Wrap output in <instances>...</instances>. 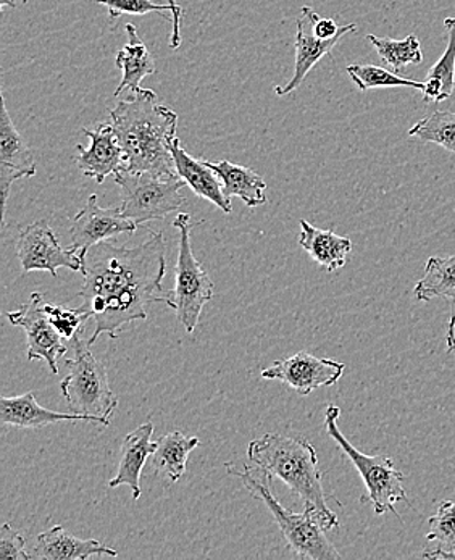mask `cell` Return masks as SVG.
Returning a JSON list of instances; mask_svg holds the SVG:
<instances>
[{"label": "cell", "instance_id": "6da1fadb", "mask_svg": "<svg viewBox=\"0 0 455 560\" xmlns=\"http://www.w3.org/2000/svg\"><path fill=\"white\" fill-rule=\"evenodd\" d=\"M81 273V307L96 322L94 335L88 339L91 346L104 332L115 339L125 325L145 320L148 307L154 302L175 307L172 293L163 290L166 244L161 231L136 247L102 241L88 250Z\"/></svg>", "mask_w": 455, "mask_h": 560}, {"label": "cell", "instance_id": "7a4b0ae2", "mask_svg": "<svg viewBox=\"0 0 455 560\" xmlns=\"http://www.w3.org/2000/svg\"><path fill=\"white\" fill-rule=\"evenodd\" d=\"M110 121L124 149V168L178 176L172 154V141L178 136V114L159 104L154 91H131L127 100L112 108Z\"/></svg>", "mask_w": 455, "mask_h": 560}, {"label": "cell", "instance_id": "3957f363", "mask_svg": "<svg viewBox=\"0 0 455 560\" xmlns=\"http://www.w3.org/2000/svg\"><path fill=\"white\" fill-rule=\"evenodd\" d=\"M247 457L271 478H280L298 498H301L305 508L317 512L326 532L339 527L338 517L326 504L322 483L324 474L318 468L317 450L307 440L281 433H267L250 441Z\"/></svg>", "mask_w": 455, "mask_h": 560}, {"label": "cell", "instance_id": "277c9868", "mask_svg": "<svg viewBox=\"0 0 455 560\" xmlns=\"http://www.w3.org/2000/svg\"><path fill=\"white\" fill-rule=\"evenodd\" d=\"M225 468L228 474L234 475L243 481L244 488L249 491L253 498L259 499L267 505L281 533H283L284 539H287L288 551H293L301 559H341V555L326 538V528L317 512L305 508L302 514H294V512L283 508L275 498V494L271 493L270 475L265 474L259 467L253 468L249 465H246L243 470H240L233 464H225Z\"/></svg>", "mask_w": 455, "mask_h": 560}, {"label": "cell", "instance_id": "5b68a950", "mask_svg": "<svg viewBox=\"0 0 455 560\" xmlns=\"http://www.w3.org/2000/svg\"><path fill=\"white\" fill-rule=\"evenodd\" d=\"M73 359H67L68 375L60 389L66 397L70 412L91 416L101 425H110L112 416L118 407V397L108 385L107 370L94 358L90 341L81 338V331L73 339Z\"/></svg>", "mask_w": 455, "mask_h": 560}, {"label": "cell", "instance_id": "8992f818", "mask_svg": "<svg viewBox=\"0 0 455 560\" xmlns=\"http://www.w3.org/2000/svg\"><path fill=\"white\" fill-rule=\"evenodd\" d=\"M341 416V409L338 406L329 404L325 413L326 433L335 440V443L341 447L342 453L349 457V460L358 468L360 477L366 487V495L360 501L372 502L376 515L393 512L399 517L394 505L397 502L407 501V493L404 490V474L394 468V462L386 456H365L355 450L338 427V419Z\"/></svg>", "mask_w": 455, "mask_h": 560}, {"label": "cell", "instance_id": "52a82bcc", "mask_svg": "<svg viewBox=\"0 0 455 560\" xmlns=\"http://www.w3.org/2000/svg\"><path fill=\"white\" fill-rule=\"evenodd\" d=\"M115 183L120 186L121 213L136 225L163 220L186 202L182 195L186 183L179 176L121 168L115 173Z\"/></svg>", "mask_w": 455, "mask_h": 560}, {"label": "cell", "instance_id": "ba28073f", "mask_svg": "<svg viewBox=\"0 0 455 560\" xmlns=\"http://www.w3.org/2000/svg\"><path fill=\"white\" fill-rule=\"evenodd\" d=\"M173 226L178 230V262H176V284L172 291L173 311L186 332H195L199 325L203 305L212 301L213 283L202 265L197 262L191 246L192 219L189 213L179 212Z\"/></svg>", "mask_w": 455, "mask_h": 560}, {"label": "cell", "instance_id": "9c48e42d", "mask_svg": "<svg viewBox=\"0 0 455 560\" xmlns=\"http://www.w3.org/2000/svg\"><path fill=\"white\" fill-rule=\"evenodd\" d=\"M16 256L22 265L23 273L32 271H49L52 277H59L60 267L81 271L83 260L74 250L63 249L56 233L46 220L34 222L26 226L16 241Z\"/></svg>", "mask_w": 455, "mask_h": 560}, {"label": "cell", "instance_id": "30bf717a", "mask_svg": "<svg viewBox=\"0 0 455 560\" xmlns=\"http://www.w3.org/2000/svg\"><path fill=\"white\" fill-rule=\"evenodd\" d=\"M7 318L15 327L23 328L28 339V361L43 359L54 375L59 373V359L67 354L66 339L57 332L46 314L43 294L33 293L19 311L7 312Z\"/></svg>", "mask_w": 455, "mask_h": 560}, {"label": "cell", "instance_id": "8fae6325", "mask_svg": "<svg viewBox=\"0 0 455 560\" xmlns=\"http://www.w3.org/2000/svg\"><path fill=\"white\" fill-rule=\"evenodd\" d=\"M346 365L331 359L315 358L311 352L301 351L293 358L271 363L261 370V378L277 380L293 388L298 395L307 396L318 388L339 382Z\"/></svg>", "mask_w": 455, "mask_h": 560}, {"label": "cell", "instance_id": "7c38bea8", "mask_svg": "<svg viewBox=\"0 0 455 560\" xmlns=\"http://www.w3.org/2000/svg\"><path fill=\"white\" fill-rule=\"evenodd\" d=\"M138 226L121 213L120 207H114V209L98 207L97 196L93 195L88 199L86 207L81 209L71 222L70 249L84 260L91 247L102 241L114 240L124 233H136Z\"/></svg>", "mask_w": 455, "mask_h": 560}, {"label": "cell", "instance_id": "4fadbf2b", "mask_svg": "<svg viewBox=\"0 0 455 560\" xmlns=\"http://www.w3.org/2000/svg\"><path fill=\"white\" fill-rule=\"evenodd\" d=\"M36 175L32 149L16 130L7 110L5 97H0V189H2V226H5L7 200L13 183Z\"/></svg>", "mask_w": 455, "mask_h": 560}, {"label": "cell", "instance_id": "5bb4252c", "mask_svg": "<svg viewBox=\"0 0 455 560\" xmlns=\"http://www.w3.org/2000/svg\"><path fill=\"white\" fill-rule=\"evenodd\" d=\"M83 135L90 139V148L77 145V165L84 176H90L102 185L105 178L124 168V149L118 141L114 125L101 124L96 130L84 128Z\"/></svg>", "mask_w": 455, "mask_h": 560}, {"label": "cell", "instance_id": "9a60e30c", "mask_svg": "<svg viewBox=\"0 0 455 560\" xmlns=\"http://www.w3.org/2000/svg\"><path fill=\"white\" fill-rule=\"evenodd\" d=\"M28 560H86L91 558H117L118 552L96 539H81L68 529L56 527L40 533L26 546Z\"/></svg>", "mask_w": 455, "mask_h": 560}, {"label": "cell", "instance_id": "2e32d148", "mask_svg": "<svg viewBox=\"0 0 455 560\" xmlns=\"http://www.w3.org/2000/svg\"><path fill=\"white\" fill-rule=\"evenodd\" d=\"M302 16L298 19V36H295V63L294 74L284 86L275 88L277 96L283 97L301 88L312 68L317 66L325 56H329L335 49L336 44L341 40L345 34H338L332 39H320L312 32V13L314 9L311 7H302Z\"/></svg>", "mask_w": 455, "mask_h": 560}, {"label": "cell", "instance_id": "e0dca14e", "mask_svg": "<svg viewBox=\"0 0 455 560\" xmlns=\"http://www.w3.org/2000/svg\"><path fill=\"white\" fill-rule=\"evenodd\" d=\"M154 425L151 422L138 427L125 436L121 444L120 462H118L117 475L108 481V487H128L132 499L141 498V474L145 462L158 450V443H152Z\"/></svg>", "mask_w": 455, "mask_h": 560}, {"label": "cell", "instance_id": "ac0fdd59", "mask_svg": "<svg viewBox=\"0 0 455 560\" xmlns=\"http://www.w3.org/2000/svg\"><path fill=\"white\" fill-rule=\"evenodd\" d=\"M0 422L19 429H43L57 422H96L84 413H62L47 410L37 404L33 392L16 397H0Z\"/></svg>", "mask_w": 455, "mask_h": 560}, {"label": "cell", "instance_id": "d6986e66", "mask_svg": "<svg viewBox=\"0 0 455 560\" xmlns=\"http://www.w3.org/2000/svg\"><path fill=\"white\" fill-rule=\"evenodd\" d=\"M172 154L176 173L186 183V186L191 188L192 192H196L202 199L209 200V202L215 203L226 215L233 212V206H231L230 198L223 191V185L219 176L206 165V162L191 158L182 148L178 136L172 141Z\"/></svg>", "mask_w": 455, "mask_h": 560}, {"label": "cell", "instance_id": "ffe728a7", "mask_svg": "<svg viewBox=\"0 0 455 560\" xmlns=\"http://www.w3.org/2000/svg\"><path fill=\"white\" fill-rule=\"evenodd\" d=\"M299 246L326 271L342 268L352 250V241L329 230L315 229L311 223L301 220Z\"/></svg>", "mask_w": 455, "mask_h": 560}, {"label": "cell", "instance_id": "44dd1931", "mask_svg": "<svg viewBox=\"0 0 455 560\" xmlns=\"http://www.w3.org/2000/svg\"><path fill=\"white\" fill-rule=\"evenodd\" d=\"M127 32L128 43L120 52L115 57V63L120 68L124 78L121 83L115 90V97L121 96L124 91H138L141 90L142 80L149 74H154L158 71L155 66L154 56L151 50L145 46L144 40L139 37L138 30L135 25L128 23L125 26Z\"/></svg>", "mask_w": 455, "mask_h": 560}, {"label": "cell", "instance_id": "7402d4cb", "mask_svg": "<svg viewBox=\"0 0 455 560\" xmlns=\"http://www.w3.org/2000/svg\"><path fill=\"white\" fill-rule=\"evenodd\" d=\"M203 162L219 176L228 198H240L250 209L267 202V196H265L267 183L249 166L231 164L230 161Z\"/></svg>", "mask_w": 455, "mask_h": 560}, {"label": "cell", "instance_id": "603a6c76", "mask_svg": "<svg viewBox=\"0 0 455 560\" xmlns=\"http://www.w3.org/2000/svg\"><path fill=\"white\" fill-rule=\"evenodd\" d=\"M155 443V471L165 475L172 483H176L185 475L189 453L199 446V438L188 436L183 431H172L163 434Z\"/></svg>", "mask_w": 455, "mask_h": 560}, {"label": "cell", "instance_id": "cb8c5ba5", "mask_svg": "<svg viewBox=\"0 0 455 560\" xmlns=\"http://www.w3.org/2000/svg\"><path fill=\"white\" fill-rule=\"evenodd\" d=\"M444 26L450 32V43L443 57L428 71L423 81V101L427 104H440L450 100L455 91V19L444 20Z\"/></svg>", "mask_w": 455, "mask_h": 560}, {"label": "cell", "instance_id": "d4e9b609", "mask_svg": "<svg viewBox=\"0 0 455 560\" xmlns=\"http://www.w3.org/2000/svg\"><path fill=\"white\" fill-rule=\"evenodd\" d=\"M441 298L455 305V254L451 257H430L424 265L422 280L416 284L420 302Z\"/></svg>", "mask_w": 455, "mask_h": 560}, {"label": "cell", "instance_id": "484cf974", "mask_svg": "<svg viewBox=\"0 0 455 560\" xmlns=\"http://www.w3.org/2000/svg\"><path fill=\"white\" fill-rule=\"evenodd\" d=\"M366 39L373 44L380 59L393 68V71H400L404 67L413 63L420 66L423 62L422 47H420L419 37L416 34H410L406 39L397 40L389 39V37H376L369 34Z\"/></svg>", "mask_w": 455, "mask_h": 560}, {"label": "cell", "instance_id": "4316f807", "mask_svg": "<svg viewBox=\"0 0 455 560\" xmlns=\"http://www.w3.org/2000/svg\"><path fill=\"white\" fill-rule=\"evenodd\" d=\"M427 539L436 542V549L424 551L423 558L455 560V501L443 502L430 518Z\"/></svg>", "mask_w": 455, "mask_h": 560}, {"label": "cell", "instance_id": "83f0119b", "mask_svg": "<svg viewBox=\"0 0 455 560\" xmlns=\"http://www.w3.org/2000/svg\"><path fill=\"white\" fill-rule=\"evenodd\" d=\"M409 136L422 142H433L455 154V112L436 110L417 121Z\"/></svg>", "mask_w": 455, "mask_h": 560}, {"label": "cell", "instance_id": "f1b7e54d", "mask_svg": "<svg viewBox=\"0 0 455 560\" xmlns=\"http://www.w3.org/2000/svg\"><path fill=\"white\" fill-rule=\"evenodd\" d=\"M349 77L354 81L360 91L376 90V88L409 86L423 91L424 83L416 80H407L399 77L396 71L385 70L376 66H349L346 68Z\"/></svg>", "mask_w": 455, "mask_h": 560}, {"label": "cell", "instance_id": "f546056e", "mask_svg": "<svg viewBox=\"0 0 455 560\" xmlns=\"http://www.w3.org/2000/svg\"><path fill=\"white\" fill-rule=\"evenodd\" d=\"M46 314L50 324L66 341L83 331V325L90 320V314L83 307L68 308L63 305H50L46 302Z\"/></svg>", "mask_w": 455, "mask_h": 560}, {"label": "cell", "instance_id": "4dcf8cb0", "mask_svg": "<svg viewBox=\"0 0 455 560\" xmlns=\"http://www.w3.org/2000/svg\"><path fill=\"white\" fill-rule=\"evenodd\" d=\"M108 10L110 20H118L124 15H148V13H161L166 19L165 12L172 13L168 3L158 5L152 0H94Z\"/></svg>", "mask_w": 455, "mask_h": 560}, {"label": "cell", "instance_id": "1f68e13d", "mask_svg": "<svg viewBox=\"0 0 455 560\" xmlns=\"http://www.w3.org/2000/svg\"><path fill=\"white\" fill-rule=\"evenodd\" d=\"M0 559L28 560L25 536L20 535L9 524H3L0 528Z\"/></svg>", "mask_w": 455, "mask_h": 560}, {"label": "cell", "instance_id": "d6a6232c", "mask_svg": "<svg viewBox=\"0 0 455 560\" xmlns=\"http://www.w3.org/2000/svg\"><path fill=\"white\" fill-rule=\"evenodd\" d=\"M355 25L338 26L335 20L322 19L318 13H312V32L320 39H332L338 34L355 33Z\"/></svg>", "mask_w": 455, "mask_h": 560}, {"label": "cell", "instance_id": "836d02e7", "mask_svg": "<svg viewBox=\"0 0 455 560\" xmlns=\"http://www.w3.org/2000/svg\"><path fill=\"white\" fill-rule=\"evenodd\" d=\"M172 9V36H170V49L176 50L182 47V16L183 9L178 5V0H166Z\"/></svg>", "mask_w": 455, "mask_h": 560}, {"label": "cell", "instance_id": "e575fe53", "mask_svg": "<svg viewBox=\"0 0 455 560\" xmlns=\"http://www.w3.org/2000/svg\"><path fill=\"white\" fill-rule=\"evenodd\" d=\"M447 351L455 355V312L451 314L450 327H447Z\"/></svg>", "mask_w": 455, "mask_h": 560}, {"label": "cell", "instance_id": "d590c367", "mask_svg": "<svg viewBox=\"0 0 455 560\" xmlns=\"http://www.w3.org/2000/svg\"><path fill=\"white\" fill-rule=\"evenodd\" d=\"M0 7H12V9H15L16 2L15 0H0Z\"/></svg>", "mask_w": 455, "mask_h": 560}, {"label": "cell", "instance_id": "8d00e7d4", "mask_svg": "<svg viewBox=\"0 0 455 560\" xmlns=\"http://www.w3.org/2000/svg\"><path fill=\"white\" fill-rule=\"evenodd\" d=\"M23 2H25V3H26V2H28V0H23Z\"/></svg>", "mask_w": 455, "mask_h": 560}]
</instances>
